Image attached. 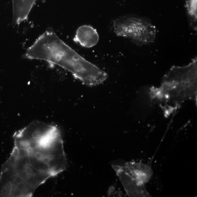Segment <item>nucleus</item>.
I'll return each instance as SVG.
<instances>
[{
    "mask_svg": "<svg viewBox=\"0 0 197 197\" xmlns=\"http://www.w3.org/2000/svg\"><path fill=\"white\" fill-rule=\"evenodd\" d=\"M23 58L45 61L60 66L88 86L100 85L107 77L105 72L79 55L51 30L47 31L39 37Z\"/></svg>",
    "mask_w": 197,
    "mask_h": 197,
    "instance_id": "nucleus-2",
    "label": "nucleus"
},
{
    "mask_svg": "<svg viewBox=\"0 0 197 197\" xmlns=\"http://www.w3.org/2000/svg\"><path fill=\"white\" fill-rule=\"evenodd\" d=\"M113 27L117 36L128 38L138 45L152 43L156 39V27L145 18L122 16L114 21Z\"/></svg>",
    "mask_w": 197,
    "mask_h": 197,
    "instance_id": "nucleus-4",
    "label": "nucleus"
},
{
    "mask_svg": "<svg viewBox=\"0 0 197 197\" xmlns=\"http://www.w3.org/2000/svg\"><path fill=\"white\" fill-rule=\"evenodd\" d=\"M10 156L0 174V197H30L67 167L56 126L36 121L16 132Z\"/></svg>",
    "mask_w": 197,
    "mask_h": 197,
    "instance_id": "nucleus-1",
    "label": "nucleus"
},
{
    "mask_svg": "<svg viewBox=\"0 0 197 197\" xmlns=\"http://www.w3.org/2000/svg\"><path fill=\"white\" fill-rule=\"evenodd\" d=\"M112 167L129 196H149L144 186L153 175L149 164L127 162L120 165H112Z\"/></svg>",
    "mask_w": 197,
    "mask_h": 197,
    "instance_id": "nucleus-3",
    "label": "nucleus"
},
{
    "mask_svg": "<svg viewBox=\"0 0 197 197\" xmlns=\"http://www.w3.org/2000/svg\"><path fill=\"white\" fill-rule=\"evenodd\" d=\"M36 1L13 0V20L18 22L26 20Z\"/></svg>",
    "mask_w": 197,
    "mask_h": 197,
    "instance_id": "nucleus-6",
    "label": "nucleus"
},
{
    "mask_svg": "<svg viewBox=\"0 0 197 197\" xmlns=\"http://www.w3.org/2000/svg\"><path fill=\"white\" fill-rule=\"evenodd\" d=\"M73 40L83 47L90 48L98 43L99 36L97 31L92 26L83 25L77 29Z\"/></svg>",
    "mask_w": 197,
    "mask_h": 197,
    "instance_id": "nucleus-5",
    "label": "nucleus"
}]
</instances>
